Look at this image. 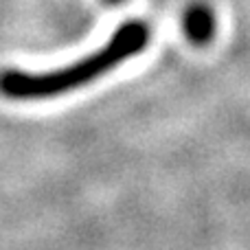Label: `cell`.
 <instances>
[{
  "mask_svg": "<svg viewBox=\"0 0 250 250\" xmlns=\"http://www.w3.org/2000/svg\"><path fill=\"white\" fill-rule=\"evenodd\" d=\"M182 29H185V35L189 38L191 44L207 46L215 35V13H213V9L204 2L191 4L185 11V18H182Z\"/></svg>",
  "mask_w": 250,
  "mask_h": 250,
  "instance_id": "obj_2",
  "label": "cell"
},
{
  "mask_svg": "<svg viewBox=\"0 0 250 250\" xmlns=\"http://www.w3.org/2000/svg\"><path fill=\"white\" fill-rule=\"evenodd\" d=\"M147 42H149V26L141 20H129L114 31V35L99 51L68 66L44 73H26L16 68L0 73V95L13 101H44L66 95L104 77L123 62L132 60L147 46Z\"/></svg>",
  "mask_w": 250,
  "mask_h": 250,
  "instance_id": "obj_1",
  "label": "cell"
},
{
  "mask_svg": "<svg viewBox=\"0 0 250 250\" xmlns=\"http://www.w3.org/2000/svg\"><path fill=\"white\" fill-rule=\"evenodd\" d=\"M108 4H112V7H117V4H121V2H125V0H105Z\"/></svg>",
  "mask_w": 250,
  "mask_h": 250,
  "instance_id": "obj_3",
  "label": "cell"
}]
</instances>
